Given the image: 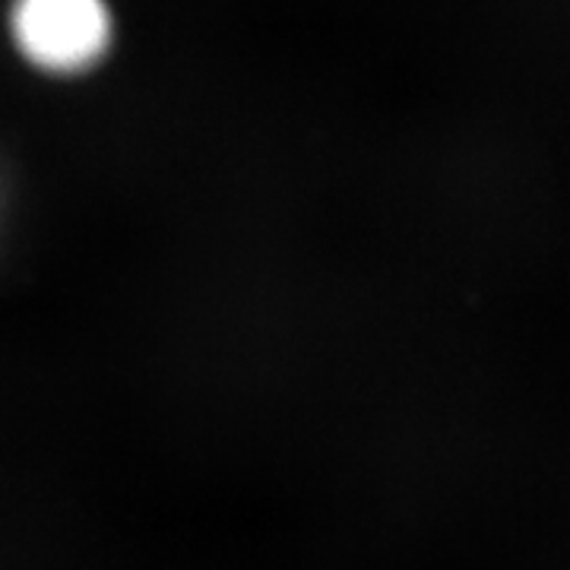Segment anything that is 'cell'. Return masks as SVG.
Masks as SVG:
<instances>
[{
    "instance_id": "obj_1",
    "label": "cell",
    "mask_w": 570,
    "mask_h": 570,
    "mask_svg": "<svg viewBox=\"0 0 570 570\" xmlns=\"http://www.w3.org/2000/svg\"><path fill=\"white\" fill-rule=\"evenodd\" d=\"M13 51L41 77H86L115 48L108 0H10Z\"/></svg>"
}]
</instances>
